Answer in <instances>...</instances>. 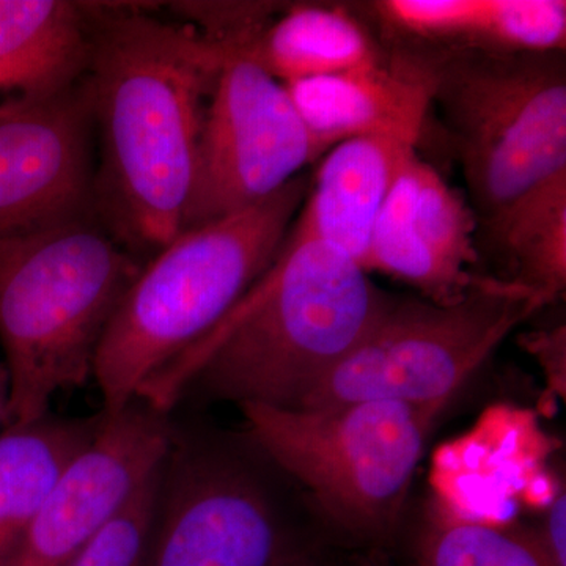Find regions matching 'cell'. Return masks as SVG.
<instances>
[{
    "label": "cell",
    "mask_w": 566,
    "mask_h": 566,
    "mask_svg": "<svg viewBox=\"0 0 566 566\" xmlns=\"http://www.w3.org/2000/svg\"><path fill=\"white\" fill-rule=\"evenodd\" d=\"M289 566H316V565L312 564V562L307 560V558L300 556V557L294 558L292 564H290Z\"/></svg>",
    "instance_id": "23"
},
{
    "label": "cell",
    "mask_w": 566,
    "mask_h": 566,
    "mask_svg": "<svg viewBox=\"0 0 566 566\" xmlns=\"http://www.w3.org/2000/svg\"><path fill=\"white\" fill-rule=\"evenodd\" d=\"M140 268L87 216L0 238L3 428L50 415L55 395L91 381L104 331Z\"/></svg>",
    "instance_id": "4"
},
{
    "label": "cell",
    "mask_w": 566,
    "mask_h": 566,
    "mask_svg": "<svg viewBox=\"0 0 566 566\" xmlns=\"http://www.w3.org/2000/svg\"><path fill=\"white\" fill-rule=\"evenodd\" d=\"M0 92H2V88H0Z\"/></svg>",
    "instance_id": "24"
},
{
    "label": "cell",
    "mask_w": 566,
    "mask_h": 566,
    "mask_svg": "<svg viewBox=\"0 0 566 566\" xmlns=\"http://www.w3.org/2000/svg\"><path fill=\"white\" fill-rule=\"evenodd\" d=\"M428 61L483 218L566 169L564 52L447 50Z\"/></svg>",
    "instance_id": "6"
},
{
    "label": "cell",
    "mask_w": 566,
    "mask_h": 566,
    "mask_svg": "<svg viewBox=\"0 0 566 566\" xmlns=\"http://www.w3.org/2000/svg\"><path fill=\"white\" fill-rule=\"evenodd\" d=\"M390 303L348 255L292 226L243 300L137 400L161 415L191 397L300 409Z\"/></svg>",
    "instance_id": "2"
},
{
    "label": "cell",
    "mask_w": 566,
    "mask_h": 566,
    "mask_svg": "<svg viewBox=\"0 0 566 566\" xmlns=\"http://www.w3.org/2000/svg\"><path fill=\"white\" fill-rule=\"evenodd\" d=\"M222 54L196 29L140 13L107 14L91 35L84 87L102 137L93 193L132 253L153 255L182 232Z\"/></svg>",
    "instance_id": "1"
},
{
    "label": "cell",
    "mask_w": 566,
    "mask_h": 566,
    "mask_svg": "<svg viewBox=\"0 0 566 566\" xmlns=\"http://www.w3.org/2000/svg\"><path fill=\"white\" fill-rule=\"evenodd\" d=\"M222 48L182 230L262 202L319 158L285 85L260 65L249 43Z\"/></svg>",
    "instance_id": "9"
},
{
    "label": "cell",
    "mask_w": 566,
    "mask_h": 566,
    "mask_svg": "<svg viewBox=\"0 0 566 566\" xmlns=\"http://www.w3.org/2000/svg\"><path fill=\"white\" fill-rule=\"evenodd\" d=\"M92 125L84 85L0 104V238L84 218Z\"/></svg>",
    "instance_id": "11"
},
{
    "label": "cell",
    "mask_w": 566,
    "mask_h": 566,
    "mask_svg": "<svg viewBox=\"0 0 566 566\" xmlns=\"http://www.w3.org/2000/svg\"><path fill=\"white\" fill-rule=\"evenodd\" d=\"M417 566H556L538 531L461 515L444 504L428 512Z\"/></svg>",
    "instance_id": "19"
},
{
    "label": "cell",
    "mask_w": 566,
    "mask_h": 566,
    "mask_svg": "<svg viewBox=\"0 0 566 566\" xmlns=\"http://www.w3.org/2000/svg\"><path fill=\"white\" fill-rule=\"evenodd\" d=\"M447 405L368 400L323 409L240 405L252 446L357 538L400 520L436 417Z\"/></svg>",
    "instance_id": "5"
},
{
    "label": "cell",
    "mask_w": 566,
    "mask_h": 566,
    "mask_svg": "<svg viewBox=\"0 0 566 566\" xmlns=\"http://www.w3.org/2000/svg\"><path fill=\"white\" fill-rule=\"evenodd\" d=\"M488 245L510 271L505 281L547 304L566 286V169L536 182L483 218Z\"/></svg>",
    "instance_id": "18"
},
{
    "label": "cell",
    "mask_w": 566,
    "mask_h": 566,
    "mask_svg": "<svg viewBox=\"0 0 566 566\" xmlns=\"http://www.w3.org/2000/svg\"><path fill=\"white\" fill-rule=\"evenodd\" d=\"M296 557L281 502L259 468L174 427L144 566H289Z\"/></svg>",
    "instance_id": "8"
},
{
    "label": "cell",
    "mask_w": 566,
    "mask_h": 566,
    "mask_svg": "<svg viewBox=\"0 0 566 566\" xmlns=\"http://www.w3.org/2000/svg\"><path fill=\"white\" fill-rule=\"evenodd\" d=\"M103 412L88 419L46 415L0 433V566H10L52 486L98 433Z\"/></svg>",
    "instance_id": "16"
},
{
    "label": "cell",
    "mask_w": 566,
    "mask_h": 566,
    "mask_svg": "<svg viewBox=\"0 0 566 566\" xmlns=\"http://www.w3.org/2000/svg\"><path fill=\"white\" fill-rule=\"evenodd\" d=\"M545 305L534 290L486 274L458 303L392 300L300 409L368 400L447 405L502 342Z\"/></svg>",
    "instance_id": "7"
},
{
    "label": "cell",
    "mask_w": 566,
    "mask_h": 566,
    "mask_svg": "<svg viewBox=\"0 0 566 566\" xmlns=\"http://www.w3.org/2000/svg\"><path fill=\"white\" fill-rule=\"evenodd\" d=\"M161 465L96 532L69 566L145 565L158 505Z\"/></svg>",
    "instance_id": "20"
},
{
    "label": "cell",
    "mask_w": 566,
    "mask_h": 566,
    "mask_svg": "<svg viewBox=\"0 0 566 566\" xmlns=\"http://www.w3.org/2000/svg\"><path fill=\"white\" fill-rule=\"evenodd\" d=\"M103 416L98 433L33 516L10 566H69L163 464L175 427L167 415L137 400Z\"/></svg>",
    "instance_id": "10"
},
{
    "label": "cell",
    "mask_w": 566,
    "mask_h": 566,
    "mask_svg": "<svg viewBox=\"0 0 566 566\" xmlns=\"http://www.w3.org/2000/svg\"><path fill=\"white\" fill-rule=\"evenodd\" d=\"M10 382L6 364L0 360V427H6L7 409H9Z\"/></svg>",
    "instance_id": "22"
},
{
    "label": "cell",
    "mask_w": 566,
    "mask_h": 566,
    "mask_svg": "<svg viewBox=\"0 0 566 566\" xmlns=\"http://www.w3.org/2000/svg\"><path fill=\"white\" fill-rule=\"evenodd\" d=\"M476 262L474 211L412 151L376 221L365 271L390 275L447 305L463 300L482 279Z\"/></svg>",
    "instance_id": "12"
},
{
    "label": "cell",
    "mask_w": 566,
    "mask_h": 566,
    "mask_svg": "<svg viewBox=\"0 0 566 566\" xmlns=\"http://www.w3.org/2000/svg\"><path fill=\"white\" fill-rule=\"evenodd\" d=\"M283 85L319 156L356 137L419 144L433 106L430 61L416 55Z\"/></svg>",
    "instance_id": "13"
},
{
    "label": "cell",
    "mask_w": 566,
    "mask_h": 566,
    "mask_svg": "<svg viewBox=\"0 0 566 566\" xmlns=\"http://www.w3.org/2000/svg\"><path fill=\"white\" fill-rule=\"evenodd\" d=\"M84 7L63 0H0V88L41 98L73 87L87 70Z\"/></svg>",
    "instance_id": "15"
},
{
    "label": "cell",
    "mask_w": 566,
    "mask_h": 566,
    "mask_svg": "<svg viewBox=\"0 0 566 566\" xmlns=\"http://www.w3.org/2000/svg\"><path fill=\"white\" fill-rule=\"evenodd\" d=\"M417 144L367 136L340 142L324 156L293 226L365 270L376 221L395 177Z\"/></svg>",
    "instance_id": "14"
},
{
    "label": "cell",
    "mask_w": 566,
    "mask_h": 566,
    "mask_svg": "<svg viewBox=\"0 0 566 566\" xmlns=\"http://www.w3.org/2000/svg\"><path fill=\"white\" fill-rule=\"evenodd\" d=\"M566 497L558 494L547 510L545 526L539 528L543 543L554 565L566 566Z\"/></svg>",
    "instance_id": "21"
},
{
    "label": "cell",
    "mask_w": 566,
    "mask_h": 566,
    "mask_svg": "<svg viewBox=\"0 0 566 566\" xmlns=\"http://www.w3.org/2000/svg\"><path fill=\"white\" fill-rule=\"evenodd\" d=\"M249 51L282 84L315 80L385 61L363 22L342 7H290L268 22Z\"/></svg>",
    "instance_id": "17"
},
{
    "label": "cell",
    "mask_w": 566,
    "mask_h": 566,
    "mask_svg": "<svg viewBox=\"0 0 566 566\" xmlns=\"http://www.w3.org/2000/svg\"><path fill=\"white\" fill-rule=\"evenodd\" d=\"M307 192L297 175L253 207L182 230L142 264L96 352L92 379L104 415L137 401L243 300L281 251Z\"/></svg>",
    "instance_id": "3"
}]
</instances>
